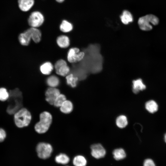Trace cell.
<instances>
[{
  "mask_svg": "<svg viewBox=\"0 0 166 166\" xmlns=\"http://www.w3.org/2000/svg\"><path fill=\"white\" fill-rule=\"evenodd\" d=\"M9 93L6 112L9 114L12 115L22 108V95L18 89L10 91Z\"/></svg>",
  "mask_w": 166,
  "mask_h": 166,
  "instance_id": "obj_1",
  "label": "cell"
},
{
  "mask_svg": "<svg viewBox=\"0 0 166 166\" xmlns=\"http://www.w3.org/2000/svg\"><path fill=\"white\" fill-rule=\"evenodd\" d=\"M52 116L48 112L45 111L39 115V121L34 126L36 132L39 134L45 133L49 129L52 123Z\"/></svg>",
  "mask_w": 166,
  "mask_h": 166,
  "instance_id": "obj_2",
  "label": "cell"
},
{
  "mask_svg": "<svg viewBox=\"0 0 166 166\" xmlns=\"http://www.w3.org/2000/svg\"><path fill=\"white\" fill-rule=\"evenodd\" d=\"M14 115L15 124L19 128H23L27 126L31 121V113L25 108H21Z\"/></svg>",
  "mask_w": 166,
  "mask_h": 166,
  "instance_id": "obj_3",
  "label": "cell"
},
{
  "mask_svg": "<svg viewBox=\"0 0 166 166\" xmlns=\"http://www.w3.org/2000/svg\"><path fill=\"white\" fill-rule=\"evenodd\" d=\"M159 19L157 17L153 14H148L140 18L138 23L140 29L144 31H149L152 26L151 24L156 25L159 23Z\"/></svg>",
  "mask_w": 166,
  "mask_h": 166,
  "instance_id": "obj_4",
  "label": "cell"
},
{
  "mask_svg": "<svg viewBox=\"0 0 166 166\" xmlns=\"http://www.w3.org/2000/svg\"><path fill=\"white\" fill-rule=\"evenodd\" d=\"M38 156L42 159H46L51 156L53 151V147L49 144L42 142L39 143L36 148Z\"/></svg>",
  "mask_w": 166,
  "mask_h": 166,
  "instance_id": "obj_5",
  "label": "cell"
},
{
  "mask_svg": "<svg viewBox=\"0 0 166 166\" xmlns=\"http://www.w3.org/2000/svg\"><path fill=\"white\" fill-rule=\"evenodd\" d=\"M44 21L43 14L38 11L33 12L30 15L28 22L31 27L37 28L42 25Z\"/></svg>",
  "mask_w": 166,
  "mask_h": 166,
  "instance_id": "obj_6",
  "label": "cell"
},
{
  "mask_svg": "<svg viewBox=\"0 0 166 166\" xmlns=\"http://www.w3.org/2000/svg\"><path fill=\"white\" fill-rule=\"evenodd\" d=\"M85 55L84 52L81 51L79 48L77 47L72 48L68 52L67 60L70 63H76L82 60Z\"/></svg>",
  "mask_w": 166,
  "mask_h": 166,
  "instance_id": "obj_7",
  "label": "cell"
},
{
  "mask_svg": "<svg viewBox=\"0 0 166 166\" xmlns=\"http://www.w3.org/2000/svg\"><path fill=\"white\" fill-rule=\"evenodd\" d=\"M54 67L56 73L62 76H66L70 71V68L66 61L62 59L56 61Z\"/></svg>",
  "mask_w": 166,
  "mask_h": 166,
  "instance_id": "obj_8",
  "label": "cell"
},
{
  "mask_svg": "<svg viewBox=\"0 0 166 166\" xmlns=\"http://www.w3.org/2000/svg\"><path fill=\"white\" fill-rule=\"evenodd\" d=\"M91 153L93 157L97 159L104 157L106 154V151L104 148L100 144H95L90 147Z\"/></svg>",
  "mask_w": 166,
  "mask_h": 166,
  "instance_id": "obj_9",
  "label": "cell"
},
{
  "mask_svg": "<svg viewBox=\"0 0 166 166\" xmlns=\"http://www.w3.org/2000/svg\"><path fill=\"white\" fill-rule=\"evenodd\" d=\"M60 94V90L58 89L49 87L45 91L46 101L50 104L53 105L55 99Z\"/></svg>",
  "mask_w": 166,
  "mask_h": 166,
  "instance_id": "obj_10",
  "label": "cell"
},
{
  "mask_svg": "<svg viewBox=\"0 0 166 166\" xmlns=\"http://www.w3.org/2000/svg\"><path fill=\"white\" fill-rule=\"evenodd\" d=\"M26 30L34 42L38 43L40 42L42 34L39 29L37 28L30 27Z\"/></svg>",
  "mask_w": 166,
  "mask_h": 166,
  "instance_id": "obj_11",
  "label": "cell"
},
{
  "mask_svg": "<svg viewBox=\"0 0 166 166\" xmlns=\"http://www.w3.org/2000/svg\"><path fill=\"white\" fill-rule=\"evenodd\" d=\"M19 7L23 12L29 10L34 3V0H18Z\"/></svg>",
  "mask_w": 166,
  "mask_h": 166,
  "instance_id": "obj_12",
  "label": "cell"
},
{
  "mask_svg": "<svg viewBox=\"0 0 166 166\" xmlns=\"http://www.w3.org/2000/svg\"><path fill=\"white\" fill-rule=\"evenodd\" d=\"M132 83V91L135 94L138 93L140 91L144 90L146 88L145 85L143 83L141 79L134 80Z\"/></svg>",
  "mask_w": 166,
  "mask_h": 166,
  "instance_id": "obj_13",
  "label": "cell"
},
{
  "mask_svg": "<svg viewBox=\"0 0 166 166\" xmlns=\"http://www.w3.org/2000/svg\"><path fill=\"white\" fill-rule=\"evenodd\" d=\"M56 42L58 46L62 48H66L70 45L69 38L65 35H61L58 36Z\"/></svg>",
  "mask_w": 166,
  "mask_h": 166,
  "instance_id": "obj_14",
  "label": "cell"
},
{
  "mask_svg": "<svg viewBox=\"0 0 166 166\" xmlns=\"http://www.w3.org/2000/svg\"><path fill=\"white\" fill-rule=\"evenodd\" d=\"M73 108L72 102L69 100H66L60 107V110L63 113L68 114L71 113Z\"/></svg>",
  "mask_w": 166,
  "mask_h": 166,
  "instance_id": "obj_15",
  "label": "cell"
},
{
  "mask_svg": "<svg viewBox=\"0 0 166 166\" xmlns=\"http://www.w3.org/2000/svg\"><path fill=\"white\" fill-rule=\"evenodd\" d=\"M53 69V66L50 62H46L42 64L40 67V70L42 74L45 75H49Z\"/></svg>",
  "mask_w": 166,
  "mask_h": 166,
  "instance_id": "obj_16",
  "label": "cell"
},
{
  "mask_svg": "<svg viewBox=\"0 0 166 166\" xmlns=\"http://www.w3.org/2000/svg\"><path fill=\"white\" fill-rule=\"evenodd\" d=\"M31 39L30 35L26 30L21 33L18 36V40L20 43L24 46L29 45Z\"/></svg>",
  "mask_w": 166,
  "mask_h": 166,
  "instance_id": "obj_17",
  "label": "cell"
},
{
  "mask_svg": "<svg viewBox=\"0 0 166 166\" xmlns=\"http://www.w3.org/2000/svg\"><path fill=\"white\" fill-rule=\"evenodd\" d=\"M122 22L124 24L127 25L132 22L133 17L131 14L127 10L123 11L120 17Z\"/></svg>",
  "mask_w": 166,
  "mask_h": 166,
  "instance_id": "obj_18",
  "label": "cell"
},
{
  "mask_svg": "<svg viewBox=\"0 0 166 166\" xmlns=\"http://www.w3.org/2000/svg\"><path fill=\"white\" fill-rule=\"evenodd\" d=\"M113 155L114 159L117 160L124 159L126 156L125 150L121 148L114 149L113 152Z\"/></svg>",
  "mask_w": 166,
  "mask_h": 166,
  "instance_id": "obj_19",
  "label": "cell"
},
{
  "mask_svg": "<svg viewBox=\"0 0 166 166\" xmlns=\"http://www.w3.org/2000/svg\"><path fill=\"white\" fill-rule=\"evenodd\" d=\"M73 163L74 166H86L87 160L84 156L78 155L73 158Z\"/></svg>",
  "mask_w": 166,
  "mask_h": 166,
  "instance_id": "obj_20",
  "label": "cell"
},
{
  "mask_svg": "<svg viewBox=\"0 0 166 166\" xmlns=\"http://www.w3.org/2000/svg\"><path fill=\"white\" fill-rule=\"evenodd\" d=\"M116 124L119 128H125L128 124L127 117L122 115L119 116L116 118Z\"/></svg>",
  "mask_w": 166,
  "mask_h": 166,
  "instance_id": "obj_21",
  "label": "cell"
},
{
  "mask_svg": "<svg viewBox=\"0 0 166 166\" xmlns=\"http://www.w3.org/2000/svg\"><path fill=\"white\" fill-rule=\"evenodd\" d=\"M73 27L72 24L65 20L62 21L59 26L60 30L64 33L70 32L72 30Z\"/></svg>",
  "mask_w": 166,
  "mask_h": 166,
  "instance_id": "obj_22",
  "label": "cell"
},
{
  "mask_svg": "<svg viewBox=\"0 0 166 166\" xmlns=\"http://www.w3.org/2000/svg\"><path fill=\"white\" fill-rule=\"evenodd\" d=\"M66 79L67 84L71 87L74 88L77 86L78 78L73 74H68L66 76Z\"/></svg>",
  "mask_w": 166,
  "mask_h": 166,
  "instance_id": "obj_23",
  "label": "cell"
},
{
  "mask_svg": "<svg viewBox=\"0 0 166 166\" xmlns=\"http://www.w3.org/2000/svg\"><path fill=\"white\" fill-rule=\"evenodd\" d=\"M46 82L48 85L50 87L56 88L59 85L60 80L56 76L52 75L47 78Z\"/></svg>",
  "mask_w": 166,
  "mask_h": 166,
  "instance_id": "obj_24",
  "label": "cell"
},
{
  "mask_svg": "<svg viewBox=\"0 0 166 166\" xmlns=\"http://www.w3.org/2000/svg\"><path fill=\"white\" fill-rule=\"evenodd\" d=\"M145 107L146 110L151 113H153L157 111L158 109V105L154 101L151 100L147 102Z\"/></svg>",
  "mask_w": 166,
  "mask_h": 166,
  "instance_id": "obj_25",
  "label": "cell"
},
{
  "mask_svg": "<svg viewBox=\"0 0 166 166\" xmlns=\"http://www.w3.org/2000/svg\"><path fill=\"white\" fill-rule=\"evenodd\" d=\"M56 162L58 164H68L70 160L69 157L64 153H60L55 157Z\"/></svg>",
  "mask_w": 166,
  "mask_h": 166,
  "instance_id": "obj_26",
  "label": "cell"
},
{
  "mask_svg": "<svg viewBox=\"0 0 166 166\" xmlns=\"http://www.w3.org/2000/svg\"><path fill=\"white\" fill-rule=\"evenodd\" d=\"M66 100V96L64 95L60 94L55 99L53 105L56 107H60Z\"/></svg>",
  "mask_w": 166,
  "mask_h": 166,
  "instance_id": "obj_27",
  "label": "cell"
},
{
  "mask_svg": "<svg viewBox=\"0 0 166 166\" xmlns=\"http://www.w3.org/2000/svg\"><path fill=\"white\" fill-rule=\"evenodd\" d=\"M9 96V93L4 88H0V101H5L7 100Z\"/></svg>",
  "mask_w": 166,
  "mask_h": 166,
  "instance_id": "obj_28",
  "label": "cell"
},
{
  "mask_svg": "<svg viewBox=\"0 0 166 166\" xmlns=\"http://www.w3.org/2000/svg\"><path fill=\"white\" fill-rule=\"evenodd\" d=\"M143 166H156V165L152 160L147 159L144 161Z\"/></svg>",
  "mask_w": 166,
  "mask_h": 166,
  "instance_id": "obj_29",
  "label": "cell"
},
{
  "mask_svg": "<svg viewBox=\"0 0 166 166\" xmlns=\"http://www.w3.org/2000/svg\"><path fill=\"white\" fill-rule=\"evenodd\" d=\"M6 133L5 130L2 128H0V142L3 141L6 137Z\"/></svg>",
  "mask_w": 166,
  "mask_h": 166,
  "instance_id": "obj_30",
  "label": "cell"
},
{
  "mask_svg": "<svg viewBox=\"0 0 166 166\" xmlns=\"http://www.w3.org/2000/svg\"><path fill=\"white\" fill-rule=\"evenodd\" d=\"M58 3H62L65 0H55Z\"/></svg>",
  "mask_w": 166,
  "mask_h": 166,
  "instance_id": "obj_31",
  "label": "cell"
},
{
  "mask_svg": "<svg viewBox=\"0 0 166 166\" xmlns=\"http://www.w3.org/2000/svg\"><path fill=\"white\" fill-rule=\"evenodd\" d=\"M164 140L165 142L166 143V133L165 134L164 136Z\"/></svg>",
  "mask_w": 166,
  "mask_h": 166,
  "instance_id": "obj_32",
  "label": "cell"
}]
</instances>
